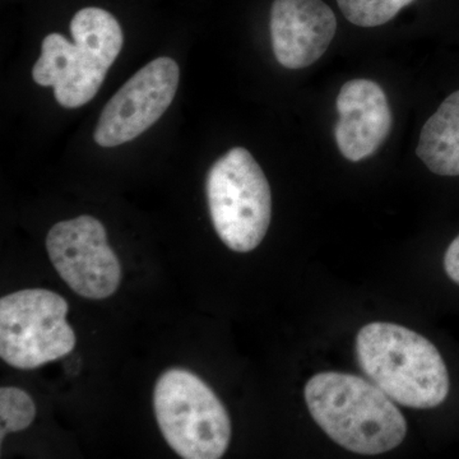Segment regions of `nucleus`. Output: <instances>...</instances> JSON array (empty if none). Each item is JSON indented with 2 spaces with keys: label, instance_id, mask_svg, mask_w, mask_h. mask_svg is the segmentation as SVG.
Wrapping results in <instances>:
<instances>
[{
  "label": "nucleus",
  "instance_id": "f257e3e1",
  "mask_svg": "<svg viewBox=\"0 0 459 459\" xmlns=\"http://www.w3.org/2000/svg\"><path fill=\"white\" fill-rule=\"evenodd\" d=\"M304 395L314 421L347 451L382 455L406 437V420L394 400L360 377L319 373L310 377Z\"/></svg>",
  "mask_w": 459,
  "mask_h": 459
},
{
  "label": "nucleus",
  "instance_id": "f03ea898",
  "mask_svg": "<svg viewBox=\"0 0 459 459\" xmlns=\"http://www.w3.org/2000/svg\"><path fill=\"white\" fill-rule=\"evenodd\" d=\"M356 356L365 376L402 406L434 409L448 397L442 355L409 328L385 322L365 325L356 337Z\"/></svg>",
  "mask_w": 459,
  "mask_h": 459
},
{
  "label": "nucleus",
  "instance_id": "7ed1b4c3",
  "mask_svg": "<svg viewBox=\"0 0 459 459\" xmlns=\"http://www.w3.org/2000/svg\"><path fill=\"white\" fill-rule=\"evenodd\" d=\"M71 33L74 42L60 33H50L44 39L32 78L42 87H53L60 107L77 108L99 92L122 51L124 35L117 18L96 7L83 8L74 14Z\"/></svg>",
  "mask_w": 459,
  "mask_h": 459
},
{
  "label": "nucleus",
  "instance_id": "20e7f679",
  "mask_svg": "<svg viewBox=\"0 0 459 459\" xmlns=\"http://www.w3.org/2000/svg\"><path fill=\"white\" fill-rule=\"evenodd\" d=\"M153 406L172 451L186 459H219L228 451L231 421L216 394L192 371L172 368L157 379Z\"/></svg>",
  "mask_w": 459,
  "mask_h": 459
},
{
  "label": "nucleus",
  "instance_id": "39448f33",
  "mask_svg": "<svg viewBox=\"0 0 459 459\" xmlns=\"http://www.w3.org/2000/svg\"><path fill=\"white\" fill-rule=\"evenodd\" d=\"M208 208L217 235L229 249L255 250L272 217L270 184L261 166L244 147H234L210 169L205 181Z\"/></svg>",
  "mask_w": 459,
  "mask_h": 459
},
{
  "label": "nucleus",
  "instance_id": "423d86ee",
  "mask_svg": "<svg viewBox=\"0 0 459 459\" xmlns=\"http://www.w3.org/2000/svg\"><path fill=\"white\" fill-rule=\"evenodd\" d=\"M68 303L44 289L21 290L0 300V356L11 367L32 370L65 358L75 346L66 320Z\"/></svg>",
  "mask_w": 459,
  "mask_h": 459
},
{
  "label": "nucleus",
  "instance_id": "0eeeda50",
  "mask_svg": "<svg viewBox=\"0 0 459 459\" xmlns=\"http://www.w3.org/2000/svg\"><path fill=\"white\" fill-rule=\"evenodd\" d=\"M47 250L57 274L75 294L101 300L119 289L122 265L95 217L84 214L56 223L48 234Z\"/></svg>",
  "mask_w": 459,
  "mask_h": 459
},
{
  "label": "nucleus",
  "instance_id": "6e6552de",
  "mask_svg": "<svg viewBox=\"0 0 459 459\" xmlns=\"http://www.w3.org/2000/svg\"><path fill=\"white\" fill-rule=\"evenodd\" d=\"M179 81V65L171 57L148 63L105 105L93 140L101 147H117L137 138L170 107Z\"/></svg>",
  "mask_w": 459,
  "mask_h": 459
},
{
  "label": "nucleus",
  "instance_id": "1a4fd4ad",
  "mask_svg": "<svg viewBox=\"0 0 459 459\" xmlns=\"http://www.w3.org/2000/svg\"><path fill=\"white\" fill-rule=\"evenodd\" d=\"M270 26L277 62L287 69H303L327 51L337 20L323 0H274Z\"/></svg>",
  "mask_w": 459,
  "mask_h": 459
},
{
  "label": "nucleus",
  "instance_id": "9d476101",
  "mask_svg": "<svg viewBox=\"0 0 459 459\" xmlns=\"http://www.w3.org/2000/svg\"><path fill=\"white\" fill-rule=\"evenodd\" d=\"M336 108L334 137L341 153L358 162L377 152L392 128V111L382 87L369 80L349 81L341 87Z\"/></svg>",
  "mask_w": 459,
  "mask_h": 459
},
{
  "label": "nucleus",
  "instance_id": "9b49d317",
  "mask_svg": "<svg viewBox=\"0 0 459 459\" xmlns=\"http://www.w3.org/2000/svg\"><path fill=\"white\" fill-rule=\"evenodd\" d=\"M416 153L429 170L442 177L459 175V91L444 100L425 123Z\"/></svg>",
  "mask_w": 459,
  "mask_h": 459
},
{
  "label": "nucleus",
  "instance_id": "f8f14e48",
  "mask_svg": "<svg viewBox=\"0 0 459 459\" xmlns=\"http://www.w3.org/2000/svg\"><path fill=\"white\" fill-rule=\"evenodd\" d=\"M36 418V404L31 395L16 386L0 389V439L9 433L25 430Z\"/></svg>",
  "mask_w": 459,
  "mask_h": 459
},
{
  "label": "nucleus",
  "instance_id": "ddd939ff",
  "mask_svg": "<svg viewBox=\"0 0 459 459\" xmlns=\"http://www.w3.org/2000/svg\"><path fill=\"white\" fill-rule=\"evenodd\" d=\"M415 0H337L343 16L360 27L385 25Z\"/></svg>",
  "mask_w": 459,
  "mask_h": 459
},
{
  "label": "nucleus",
  "instance_id": "4468645a",
  "mask_svg": "<svg viewBox=\"0 0 459 459\" xmlns=\"http://www.w3.org/2000/svg\"><path fill=\"white\" fill-rule=\"evenodd\" d=\"M444 268L449 279L459 285V235L446 249L444 255Z\"/></svg>",
  "mask_w": 459,
  "mask_h": 459
}]
</instances>
